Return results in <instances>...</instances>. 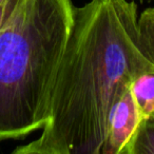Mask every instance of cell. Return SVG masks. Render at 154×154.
<instances>
[{"mask_svg":"<svg viewBox=\"0 0 154 154\" xmlns=\"http://www.w3.org/2000/svg\"><path fill=\"white\" fill-rule=\"evenodd\" d=\"M130 90L141 118L154 114V71L141 73L134 78Z\"/></svg>","mask_w":154,"mask_h":154,"instance_id":"cell-5","label":"cell"},{"mask_svg":"<svg viewBox=\"0 0 154 154\" xmlns=\"http://www.w3.org/2000/svg\"><path fill=\"white\" fill-rule=\"evenodd\" d=\"M23 0H0V30L10 21Z\"/></svg>","mask_w":154,"mask_h":154,"instance_id":"cell-6","label":"cell"},{"mask_svg":"<svg viewBox=\"0 0 154 154\" xmlns=\"http://www.w3.org/2000/svg\"><path fill=\"white\" fill-rule=\"evenodd\" d=\"M120 154H154V114L140 118Z\"/></svg>","mask_w":154,"mask_h":154,"instance_id":"cell-4","label":"cell"},{"mask_svg":"<svg viewBox=\"0 0 154 154\" xmlns=\"http://www.w3.org/2000/svg\"><path fill=\"white\" fill-rule=\"evenodd\" d=\"M154 71V8L128 0L74 9L42 133L14 154H101L108 118L134 78Z\"/></svg>","mask_w":154,"mask_h":154,"instance_id":"cell-1","label":"cell"},{"mask_svg":"<svg viewBox=\"0 0 154 154\" xmlns=\"http://www.w3.org/2000/svg\"><path fill=\"white\" fill-rule=\"evenodd\" d=\"M141 116L131 93L130 87L116 99L108 118V132L101 154H120Z\"/></svg>","mask_w":154,"mask_h":154,"instance_id":"cell-3","label":"cell"},{"mask_svg":"<svg viewBox=\"0 0 154 154\" xmlns=\"http://www.w3.org/2000/svg\"><path fill=\"white\" fill-rule=\"evenodd\" d=\"M72 0H23L0 30V141L43 128L74 22Z\"/></svg>","mask_w":154,"mask_h":154,"instance_id":"cell-2","label":"cell"}]
</instances>
